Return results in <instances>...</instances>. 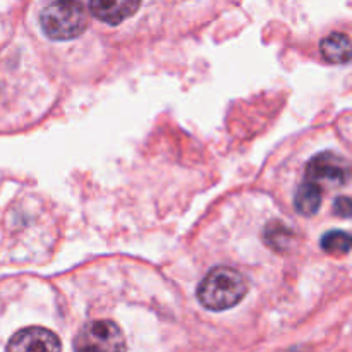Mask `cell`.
<instances>
[{"label": "cell", "mask_w": 352, "mask_h": 352, "mask_svg": "<svg viewBox=\"0 0 352 352\" xmlns=\"http://www.w3.org/2000/svg\"><path fill=\"white\" fill-rule=\"evenodd\" d=\"M74 352H127L126 339L110 320L86 323L74 339Z\"/></svg>", "instance_id": "obj_3"}, {"label": "cell", "mask_w": 352, "mask_h": 352, "mask_svg": "<svg viewBox=\"0 0 352 352\" xmlns=\"http://www.w3.org/2000/svg\"><path fill=\"white\" fill-rule=\"evenodd\" d=\"M40 24L43 33L50 40H72L85 33L88 26V16L81 2L60 0L52 2L41 10Z\"/></svg>", "instance_id": "obj_2"}, {"label": "cell", "mask_w": 352, "mask_h": 352, "mask_svg": "<svg viewBox=\"0 0 352 352\" xmlns=\"http://www.w3.org/2000/svg\"><path fill=\"white\" fill-rule=\"evenodd\" d=\"M265 241H267L268 246L284 253L294 243V232L287 226H284V223L272 222L265 229Z\"/></svg>", "instance_id": "obj_9"}, {"label": "cell", "mask_w": 352, "mask_h": 352, "mask_svg": "<svg viewBox=\"0 0 352 352\" xmlns=\"http://www.w3.org/2000/svg\"><path fill=\"white\" fill-rule=\"evenodd\" d=\"M248 289L243 274L229 267H217L199 284L198 301L210 311H226L246 298Z\"/></svg>", "instance_id": "obj_1"}, {"label": "cell", "mask_w": 352, "mask_h": 352, "mask_svg": "<svg viewBox=\"0 0 352 352\" xmlns=\"http://www.w3.org/2000/svg\"><path fill=\"white\" fill-rule=\"evenodd\" d=\"M322 250L333 256H344L351 251V236L342 230H330L320 241Z\"/></svg>", "instance_id": "obj_10"}, {"label": "cell", "mask_w": 352, "mask_h": 352, "mask_svg": "<svg viewBox=\"0 0 352 352\" xmlns=\"http://www.w3.org/2000/svg\"><path fill=\"white\" fill-rule=\"evenodd\" d=\"M322 199V188L313 184V182H305L298 188V192L294 196V206L301 215L311 217L320 210Z\"/></svg>", "instance_id": "obj_8"}, {"label": "cell", "mask_w": 352, "mask_h": 352, "mask_svg": "<svg viewBox=\"0 0 352 352\" xmlns=\"http://www.w3.org/2000/svg\"><path fill=\"white\" fill-rule=\"evenodd\" d=\"M140 7L141 2H138V0H93V2L88 3L89 12L96 19H100L102 23L112 24V26L124 23Z\"/></svg>", "instance_id": "obj_6"}, {"label": "cell", "mask_w": 352, "mask_h": 352, "mask_svg": "<svg viewBox=\"0 0 352 352\" xmlns=\"http://www.w3.org/2000/svg\"><path fill=\"white\" fill-rule=\"evenodd\" d=\"M333 212H336L339 217H342V219H349V217H351V201H349V198L342 196V198L337 199Z\"/></svg>", "instance_id": "obj_11"}, {"label": "cell", "mask_w": 352, "mask_h": 352, "mask_svg": "<svg viewBox=\"0 0 352 352\" xmlns=\"http://www.w3.org/2000/svg\"><path fill=\"white\" fill-rule=\"evenodd\" d=\"M320 50L330 64H347L351 58V40L344 33H332L323 38Z\"/></svg>", "instance_id": "obj_7"}, {"label": "cell", "mask_w": 352, "mask_h": 352, "mask_svg": "<svg viewBox=\"0 0 352 352\" xmlns=\"http://www.w3.org/2000/svg\"><path fill=\"white\" fill-rule=\"evenodd\" d=\"M6 352H60V340L43 327H28L10 337Z\"/></svg>", "instance_id": "obj_5"}, {"label": "cell", "mask_w": 352, "mask_h": 352, "mask_svg": "<svg viewBox=\"0 0 352 352\" xmlns=\"http://www.w3.org/2000/svg\"><path fill=\"white\" fill-rule=\"evenodd\" d=\"M306 182H313L316 186H344L349 179V165L339 155L323 151L309 160L306 167Z\"/></svg>", "instance_id": "obj_4"}]
</instances>
